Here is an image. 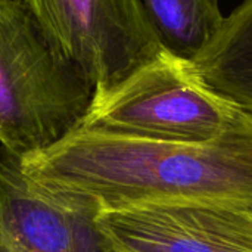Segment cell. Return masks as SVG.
Returning a JSON list of instances; mask_svg holds the SVG:
<instances>
[{
	"mask_svg": "<svg viewBox=\"0 0 252 252\" xmlns=\"http://www.w3.org/2000/svg\"><path fill=\"white\" fill-rule=\"evenodd\" d=\"M41 186L84 196L100 210L174 201L252 204V114L242 111L207 142H167L78 127L19 158Z\"/></svg>",
	"mask_w": 252,
	"mask_h": 252,
	"instance_id": "obj_1",
	"label": "cell"
},
{
	"mask_svg": "<svg viewBox=\"0 0 252 252\" xmlns=\"http://www.w3.org/2000/svg\"><path fill=\"white\" fill-rule=\"evenodd\" d=\"M201 78L252 114V0H244L193 63Z\"/></svg>",
	"mask_w": 252,
	"mask_h": 252,
	"instance_id": "obj_7",
	"label": "cell"
},
{
	"mask_svg": "<svg viewBox=\"0 0 252 252\" xmlns=\"http://www.w3.org/2000/svg\"><path fill=\"white\" fill-rule=\"evenodd\" d=\"M162 50L195 63L224 24L219 0H137Z\"/></svg>",
	"mask_w": 252,
	"mask_h": 252,
	"instance_id": "obj_8",
	"label": "cell"
},
{
	"mask_svg": "<svg viewBox=\"0 0 252 252\" xmlns=\"http://www.w3.org/2000/svg\"><path fill=\"white\" fill-rule=\"evenodd\" d=\"M53 46L102 94L164 52L137 0H22Z\"/></svg>",
	"mask_w": 252,
	"mask_h": 252,
	"instance_id": "obj_4",
	"label": "cell"
},
{
	"mask_svg": "<svg viewBox=\"0 0 252 252\" xmlns=\"http://www.w3.org/2000/svg\"><path fill=\"white\" fill-rule=\"evenodd\" d=\"M96 89L49 40L22 0H0V145L41 152L77 130Z\"/></svg>",
	"mask_w": 252,
	"mask_h": 252,
	"instance_id": "obj_2",
	"label": "cell"
},
{
	"mask_svg": "<svg viewBox=\"0 0 252 252\" xmlns=\"http://www.w3.org/2000/svg\"><path fill=\"white\" fill-rule=\"evenodd\" d=\"M242 111L210 87L192 62L164 50L114 89L94 94L80 127L151 140L207 142Z\"/></svg>",
	"mask_w": 252,
	"mask_h": 252,
	"instance_id": "obj_3",
	"label": "cell"
},
{
	"mask_svg": "<svg viewBox=\"0 0 252 252\" xmlns=\"http://www.w3.org/2000/svg\"><path fill=\"white\" fill-rule=\"evenodd\" d=\"M84 196L41 186L21 168L18 157H0V252H114Z\"/></svg>",
	"mask_w": 252,
	"mask_h": 252,
	"instance_id": "obj_6",
	"label": "cell"
},
{
	"mask_svg": "<svg viewBox=\"0 0 252 252\" xmlns=\"http://www.w3.org/2000/svg\"><path fill=\"white\" fill-rule=\"evenodd\" d=\"M114 252H252V204L174 201L100 210Z\"/></svg>",
	"mask_w": 252,
	"mask_h": 252,
	"instance_id": "obj_5",
	"label": "cell"
}]
</instances>
